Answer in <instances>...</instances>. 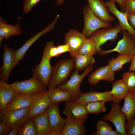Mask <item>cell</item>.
Masks as SVG:
<instances>
[{"label":"cell","instance_id":"cell-34","mask_svg":"<svg viewBox=\"0 0 135 135\" xmlns=\"http://www.w3.org/2000/svg\"><path fill=\"white\" fill-rule=\"evenodd\" d=\"M123 80L130 92H135V72L134 71L126 72L122 76Z\"/></svg>","mask_w":135,"mask_h":135},{"label":"cell","instance_id":"cell-13","mask_svg":"<svg viewBox=\"0 0 135 135\" xmlns=\"http://www.w3.org/2000/svg\"><path fill=\"white\" fill-rule=\"evenodd\" d=\"M65 44L70 48L71 57L74 58L78 54L86 38L82 32L75 29H71L64 34Z\"/></svg>","mask_w":135,"mask_h":135},{"label":"cell","instance_id":"cell-28","mask_svg":"<svg viewBox=\"0 0 135 135\" xmlns=\"http://www.w3.org/2000/svg\"><path fill=\"white\" fill-rule=\"evenodd\" d=\"M74 58V67L75 70L78 71L84 70L96 62L93 56L88 55L78 54Z\"/></svg>","mask_w":135,"mask_h":135},{"label":"cell","instance_id":"cell-23","mask_svg":"<svg viewBox=\"0 0 135 135\" xmlns=\"http://www.w3.org/2000/svg\"><path fill=\"white\" fill-rule=\"evenodd\" d=\"M32 118L36 127L37 135H49L51 131L49 118L46 112Z\"/></svg>","mask_w":135,"mask_h":135},{"label":"cell","instance_id":"cell-15","mask_svg":"<svg viewBox=\"0 0 135 135\" xmlns=\"http://www.w3.org/2000/svg\"><path fill=\"white\" fill-rule=\"evenodd\" d=\"M58 105L59 103H52L46 112L49 118L51 131L61 132L64 127L65 119L63 118L60 114Z\"/></svg>","mask_w":135,"mask_h":135},{"label":"cell","instance_id":"cell-24","mask_svg":"<svg viewBox=\"0 0 135 135\" xmlns=\"http://www.w3.org/2000/svg\"><path fill=\"white\" fill-rule=\"evenodd\" d=\"M21 34V26L18 22L14 26L6 24L0 17V42L3 39L6 40L12 36H20Z\"/></svg>","mask_w":135,"mask_h":135},{"label":"cell","instance_id":"cell-44","mask_svg":"<svg viewBox=\"0 0 135 135\" xmlns=\"http://www.w3.org/2000/svg\"><path fill=\"white\" fill-rule=\"evenodd\" d=\"M18 128H13L12 129L8 135H17Z\"/></svg>","mask_w":135,"mask_h":135},{"label":"cell","instance_id":"cell-14","mask_svg":"<svg viewBox=\"0 0 135 135\" xmlns=\"http://www.w3.org/2000/svg\"><path fill=\"white\" fill-rule=\"evenodd\" d=\"M64 106L62 113L66 117L75 119H87L88 113L85 105L69 100L66 102Z\"/></svg>","mask_w":135,"mask_h":135},{"label":"cell","instance_id":"cell-19","mask_svg":"<svg viewBox=\"0 0 135 135\" xmlns=\"http://www.w3.org/2000/svg\"><path fill=\"white\" fill-rule=\"evenodd\" d=\"M114 2L111 0L106 1L105 3L109 12L113 14L118 19L119 24L122 29L127 31L135 38V30L130 24L127 17L128 13L126 12L119 10L115 6Z\"/></svg>","mask_w":135,"mask_h":135},{"label":"cell","instance_id":"cell-8","mask_svg":"<svg viewBox=\"0 0 135 135\" xmlns=\"http://www.w3.org/2000/svg\"><path fill=\"white\" fill-rule=\"evenodd\" d=\"M122 29L118 24L113 27L100 28L94 32L90 38L95 42L97 52L101 50V46L108 41H115L118 37V34Z\"/></svg>","mask_w":135,"mask_h":135},{"label":"cell","instance_id":"cell-18","mask_svg":"<svg viewBox=\"0 0 135 135\" xmlns=\"http://www.w3.org/2000/svg\"><path fill=\"white\" fill-rule=\"evenodd\" d=\"M114 77L115 72L108 65L99 67L90 74L88 80L90 84L95 86L101 80L113 82L115 79Z\"/></svg>","mask_w":135,"mask_h":135},{"label":"cell","instance_id":"cell-36","mask_svg":"<svg viewBox=\"0 0 135 135\" xmlns=\"http://www.w3.org/2000/svg\"><path fill=\"white\" fill-rule=\"evenodd\" d=\"M41 0H24L23 12L27 14Z\"/></svg>","mask_w":135,"mask_h":135},{"label":"cell","instance_id":"cell-35","mask_svg":"<svg viewBox=\"0 0 135 135\" xmlns=\"http://www.w3.org/2000/svg\"><path fill=\"white\" fill-rule=\"evenodd\" d=\"M125 129L126 135H135V118L126 122Z\"/></svg>","mask_w":135,"mask_h":135},{"label":"cell","instance_id":"cell-40","mask_svg":"<svg viewBox=\"0 0 135 135\" xmlns=\"http://www.w3.org/2000/svg\"><path fill=\"white\" fill-rule=\"evenodd\" d=\"M56 46L58 54L60 56L64 52H70L69 47L67 44H65L63 45L59 44Z\"/></svg>","mask_w":135,"mask_h":135},{"label":"cell","instance_id":"cell-33","mask_svg":"<svg viewBox=\"0 0 135 135\" xmlns=\"http://www.w3.org/2000/svg\"><path fill=\"white\" fill-rule=\"evenodd\" d=\"M96 132H93L92 134L96 135H108L112 130L111 126L105 121L100 120L96 124Z\"/></svg>","mask_w":135,"mask_h":135},{"label":"cell","instance_id":"cell-10","mask_svg":"<svg viewBox=\"0 0 135 135\" xmlns=\"http://www.w3.org/2000/svg\"><path fill=\"white\" fill-rule=\"evenodd\" d=\"M120 108L119 104L113 102L110 112L104 116L102 120L111 122L121 135H126L125 129L126 118L124 113L121 111Z\"/></svg>","mask_w":135,"mask_h":135},{"label":"cell","instance_id":"cell-26","mask_svg":"<svg viewBox=\"0 0 135 135\" xmlns=\"http://www.w3.org/2000/svg\"><path fill=\"white\" fill-rule=\"evenodd\" d=\"M124 98V103L120 110L124 113L128 121L135 118V92L130 91Z\"/></svg>","mask_w":135,"mask_h":135},{"label":"cell","instance_id":"cell-30","mask_svg":"<svg viewBox=\"0 0 135 135\" xmlns=\"http://www.w3.org/2000/svg\"><path fill=\"white\" fill-rule=\"evenodd\" d=\"M97 52L96 44L94 40L90 38H86L78 54L93 56Z\"/></svg>","mask_w":135,"mask_h":135},{"label":"cell","instance_id":"cell-42","mask_svg":"<svg viewBox=\"0 0 135 135\" xmlns=\"http://www.w3.org/2000/svg\"><path fill=\"white\" fill-rule=\"evenodd\" d=\"M114 2L118 3L121 8V11L124 12V11L125 7L127 0H111Z\"/></svg>","mask_w":135,"mask_h":135},{"label":"cell","instance_id":"cell-31","mask_svg":"<svg viewBox=\"0 0 135 135\" xmlns=\"http://www.w3.org/2000/svg\"><path fill=\"white\" fill-rule=\"evenodd\" d=\"M17 135H37L36 127L32 118H28L18 128Z\"/></svg>","mask_w":135,"mask_h":135},{"label":"cell","instance_id":"cell-11","mask_svg":"<svg viewBox=\"0 0 135 135\" xmlns=\"http://www.w3.org/2000/svg\"><path fill=\"white\" fill-rule=\"evenodd\" d=\"M60 17L59 14L57 15L53 21L48 26L27 40L20 48L16 50L15 66H17L20 61L23 59L26 52L34 43L41 36L54 29Z\"/></svg>","mask_w":135,"mask_h":135},{"label":"cell","instance_id":"cell-25","mask_svg":"<svg viewBox=\"0 0 135 135\" xmlns=\"http://www.w3.org/2000/svg\"><path fill=\"white\" fill-rule=\"evenodd\" d=\"M15 92L10 84L0 80V110L7 108L8 103Z\"/></svg>","mask_w":135,"mask_h":135},{"label":"cell","instance_id":"cell-20","mask_svg":"<svg viewBox=\"0 0 135 135\" xmlns=\"http://www.w3.org/2000/svg\"><path fill=\"white\" fill-rule=\"evenodd\" d=\"M100 101L113 102L110 92H100L93 90L82 93L74 101L85 105L89 102Z\"/></svg>","mask_w":135,"mask_h":135},{"label":"cell","instance_id":"cell-6","mask_svg":"<svg viewBox=\"0 0 135 135\" xmlns=\"http://www.w3.org/2000/svg\"><path fill=\"white\" fill-rule=\"evenodd\" d=\"M122 38L118 42L114 48L98 52L101 56H104L113 52H117L120 54H128L132 56L135 52V38L126 30L122 29L121 31Z\"/></svg>","mask_w":135,"mask_h":135},{"label":"cell","instance_id":"cell-9","mask_svg":"<svg viewBox=\"0 0 135 135\" xmlns=\"http://www.w3.org/2000/svg\"><path fill=\"white\" fill-rule=\"evenodd\" d=\"M48 90L32 95V102L29 108L28 118L45 112L47 108L52 104Z\"/></svg>","mask_w":135,"mask_h":135},{"label":"cell","instance_id":"cell-27","mask_svg":"<svg viewBox=\"0 0 135 135\" xmlns=\"http://www.w3.org/2000/svg\"><path fill=\"white\" fill-rule=\"evenodd\" d=\"M48 96L52 104H57L70 100V96L66 91L57 87L48 90Z\"/></svg>","mask_w":135,"mask_h":135},{"label":"cell","instance_id":"cell-47","mask_svg":"<svg viewBox=\"0 0 135 135\" xmlns=\"http://www.w3.org/2000/svg\"><path fill=\"white\" fill-rule=\"evenodd\" d=\"M64 0H56V4L58 6L62 5Z\"/></svg>","mask_w":135,"mask_h":135},{"label":"cell","instance_id":"cell-45","mask_svg":"<svg viewBox=\"0 0 135 135\" xmlns=\"http://www.w3.org/2000/svg\"><path fill=\"white\" fill-rule=\"evenodd\" d=\"M108 135H121L120 133L116 130H112L109 133Z\"/></svg>","mask_w":135,"mask_h":135},{"label":"cell","instance_id":"cell-32","mask_svg":"<svg viewBox=\"0 0 135 135\" xmlns=\"http://www.w3.org/2000/svg\"><path fill=\"white\" fill-rule=\"evenodd\" d=\"M105 102L100 101L87 104L85 106L88 113L98 114L105 112L106 110L105 106Z\"/></svg>","mask_w":135,"mask_h":135},{"label":"cell","instance_id":"cell-2","mask_svg":"<svg viewBox=\"0 0 135 135\" xmlns=\"http://www.w3.org/2000/svg\"><path fill=\"white\" fill-rule=\"evenodd\" d=\"M93 66V64L89 65L81 74L75 70L68 80L56 87L67 92L70 96V101H74L82 94L80 89L81 84L84 78L92 70Z\"/></svg>","mask_w":135,"mask_h":135},{"label":"cell","instance_id":"cell-17","mask_svg":"<svg viewBox=\"0 0 135 135\" xmlns=\"http://www.w3.org/2000/svg\"><path fill=\"white\" fill-rule=\"evenodd\" d=\"M87 0L92 12L100 19L109 23L115 20V18L110 14L108 8L103 0Z\"/></svg>","mask_w":135,"mask_h":135},{"label":"cell","instance_id":"cell-29","mask_svg":"<svg viewBox=\"0 0 135 135\" xmlns=\"http://www.w3.org/2000/svg\"><path fill=\"white\" fill-rule=\"evenodd\" d=\"M132 58V56L129 55L120 54L116 58L108 60V65L113 71H117L121 69L124 64L130 62Z\"/></svg>","mask_w":135,"mask_h":135},{"label":"cell","instance_id":"cell-22","mask_svg":"<svg viewBox=\"0 0 135 135\" xmlns=\"http://www.w3.org/2000/svg\"><path fill=\"white\" fill-rule=\"evenodd\" d=\"M113 103L119 104L121 100L129 93L130 91L122 79L117 80L112 84V88L110 91Z\"/></svg>","mask_w":135,"mask_h":135},{"label":"cell","instance_id":"cell-41","mask_svg":"<svg viewBox=\"0 0 135 135\" xmlns=\"http://www.w3.org/2000/svg\"><path fill=\"white\" fill-rule=\"evenodd\" d=\"M127 17L130 24L135 30V13L128 14Z\"/></svg>","mask_w":135,"mask_h":135},{"label":"cell","instance_id":"cell-3","mask_svg":"<svg viewBox=\"0 0 135 135\" xmlns=\"http://www.w3.org/2000/svg\"><path fill=\"white\" fill-rule=\"evenodd\" d=\"M29 108L17 110H0V122L12 129L19 128L28 119Z\"/></svg>","mask_w":135,"mask_h":135},{"label":"cell","instance_id":"cell-37","mask_svg":"<svg viewBox=\"0 0 135 135\" xmlns=\"http://www.w3.org/2000/svg\"><path fill=\"white\" fill-rule=\"evenodd\" d=\"M124 12L128 14L135 13V0H127Z\"/></svg>","mask_w":135,"mask_h":135},{"label":"cell","instance_id":"cell-38","mask_svg":"<svg viewBox=\"0 0 135 135\" xmlns=\"http://www.w3.org/2000/svg\"><path fill=\"white\" fill-rule=\"evenodd\" d=\"M50 45L48 52V56L51 59L53 57H57L60 56L58 54L56 46L54 44L53 41L50 42Z\"/></svg>","mask_w":135,"mask_h":135},{"label":"cell","instance_id":"cell-1","mask_svg":"<svg viewBox=\"0 0 135 135\" xmlns=\"http://www.w3.org/2000/svg\"><path fill=\"white\" fill-rule=\"evenodd\" d=\"M75 58L60 60L52 68L48 89L54 88L65 83L74 68Z\"/></svg>","mask_w":135,"mask_h":135},{"label":"cell","instance_id":"cell-7","mask_svg":"<svg viewBox=\"0 0 135 135\" xmlns=\"http://www.w3.org/2000/svg\"><path fill=\"white\" fill-rule=\"evenodd\" d=\"M10 84L15 92L26 95H32L35 93L48 90L46 86L42 82L33 76L23 81L14 82Z\"/></svg>","mask_w":135,"mask_h":135},{"label":"cell","instance_id":"cell-46","mask_svg":"<svg viewBox=\"0 0 135 135\" xmlns=\"http://www.w3.org/2000/svg\"><path fill=\"white\" fill-rule=\"evenodd\" d=\"M61 132L56 131H51L49 135H61Z\"/></svg>","mask_w":135,"mask_h":135},{"label":"cell","instance_id":"cell-21","mask_svg":"<svg viewBox=\"0 0 135 135\" xmlns=\"http://www.w3.org/2000/svg\"><path fill=\"white\" fill-rule=\"evenodd\" d=\"M32 95L15 92L6 108L14 110L29 108L32 102Z\"/></svg>","mask_w":135,"mask_h":135},{"label":"cell","instance_id":"cell-43","mask_svg":"<svg viewBox=\"0 0 135 135\" xmlns=\"http://www.w3.org/2000/svg\"><path fill=\"white\" fill-rule=\"evenodd\" d=\"M129 71H135V52L132 56L131 64Z\"/></svg>","mask_w":135,"mask_h":135},{"label":"cell","instance_id":"cell-12","mask_svg":"<svg viewBox=\"0 0 135 135\" xmlns=\"http://www.w3.org/2000/svg\"><path fill=\"white\" fill-rule=\"evenodd\" d=\"M2 63L0 68V80L7 82L12 69L15 67L16 51L9 48L6 43L3 46Z\"/></svg>","mask_w":135,"mask_h":135},{"label":"cell","instance_id":"cell-39","mask_svg":"<svg viewBox=\"0 0 135 135\" xmlns=\"http://www.w3.org/2000/svg\"><path fill=\"white\" fill-rule=\"evenodd\" d=\"M12 129L4 123L0 122V135H8Z\"/></svg>","mask_w":135,"mask_h":135},{"label":"cell","instance_id":"cell-5","mask_svg":"<svg viewBox=\"0 0 135 135\" xmlns=\"http://www.w3.org/2000/svg\"><path fill=\"white\" fill-rule=\"evenodd\" d=\"M83 12L84 23L82 32L86 38H89L94 32L99 29L112 27L111 23L104 22L97 17L88 4L83 8Z\"/></svg>","mask_w":135,"mask_h":135},{"label":"cell","instance_id":"cell-16","mask_svg":"<svg viewBox=\"0 0 135 135\" xmlns=\"http://www.w3.org/2000/svg\"><path fill=\"white\" fill-rule=\"evenodd\" d=\"M65 119L64 128L61 135H85L88 131L84 127L86 120L75 119L68 117Z\"/></svg>","mask_w":135,"mask_h":135},{"label":"cell","instance_id":"cell-4","mask_svg":"<svg viewBox=\"0 0 135 135\" xmlns=\"http://www.w3.org/2000/svg\"><path fill=\"white\" fill-rule=\"evenodd\" d=\"M50 45V42L46 43L40 62L33 68L32 71V76L37 79L46 86L50 81L53 68L48 55Z\"/></svg>","mask_w":135,"mask_h":135}]
</instances>
